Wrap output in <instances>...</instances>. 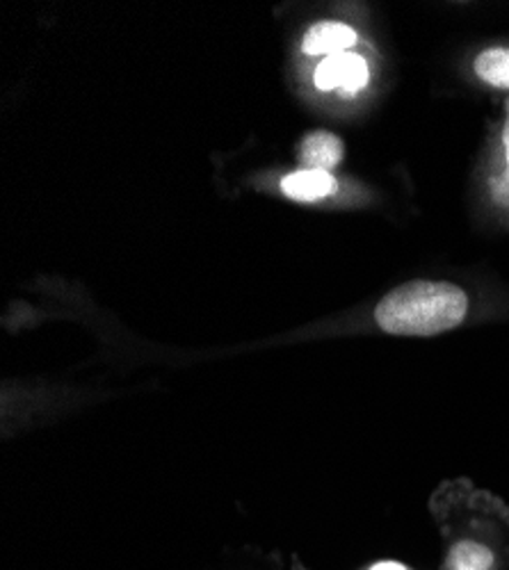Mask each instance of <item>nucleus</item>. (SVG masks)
<instances>
[{
  "label": "nucleus",
  "instance_id": "f257e3e1",
  "mask_svg": "<svg viewBox=\"0 0 509 570\" xmlns=\"http://www.w3.org/2000/svg\"><path fill=\"white\" fill-rule=\"evenodd\" d=\"M443 522L446 554L441 570H509V509L454 484L437 498Z\"/></svg>",
  "mask_w": 509,
  "mask_h": 570
},
{
  "label": "nucleus",
  "instance_id": "f03ea898",
  "mask_svg": "<svg viewBox=\"0 0 509 570\" xmlns=\"http://www.w3.org/2000/svg\"><path fill=\"white\" fill-rule=\"evenodd\" d=\"M476 317L473 293L457 281L413 278L395 285L370 311V322L386 336L432 338Z\"/></svg>",
  "mask_w": 509,
  "mask_h": 570
},
{
  "label": "nucleus",
  "instance_id": "7ed1b4c3",
  "mask_svg": "<svg viewBox=\"0 0 509 570\" xmlns=\"http://www.w3.org/2000/svg\"><path fill=\"white\" fill-rule=\"evenodd\" d=\"M373 62L359 51H345L325 58L313 73V82L320 91L339 94L345 101H356L373 85Z\"/></svg>",
  "mask_w": 509,
  "mask_h": 570
},
{
  "label": "nucleus",
  "instance_id": "20e7f679",
  "mask_svg": "<svg viewBox=\"0 0 509 570\" xmlns=\"http://www.w3.org/2000/svg\"><path fill=\"white\" fill-rule=\"evenodd\" d=\"M482 193L489 213L498 217L505 226H509V101L505 106L500 128L493 135Z\"/></svg>",
  "mask_w": 509,
  "mask_h": 570
},
{
  "label": "nucleus",
  "instance_id": "39448f33",
  "mask_svg": "<svg viewBox=\"0 0 509 570\" xmlns=\"http://www.w3.org/2000/svg\"><path fill=\"white\" fill-rule=\"evenodd\" d=\"M361 41L359 30L348 21H320L311 26L304 35L302 49L313 58H332L352 51Z\"/></svg>",
  "mask_w": 509,
  "mask_h": 570
},
{
  "label": "nucleus",
  "instance_id": "423d86ee",
  "mask_svg": "<svg viewBox=\"0 0 509 570\" xmlns=\"http://www.w3.org/2000/svg\"><path fill=\"white\" fill-rule=\"evenodd\" d=\"M469 71L476 82L491 91H500L509 101V43H487L469 60Z\"/></svg>",
  "mask_w": 509,
  "mask_h": 570
},
{
  "label": "nucleus",
  "instance_id": "0eeeda50",
  "mask_svg": "<svg viewBox=\"0 0 509 570\" xmlns=\"http://www.w3.org/2000/svg\"><path fill=\"white\" fill-rule=\"evenodd\" d=\"M345 156V147L339 135L330 130H311L302 137L297 147V160L302 169L334 171Z\"/></svg>",
  "mask_w": 509,
  "mask_h": 570
},
{
  "label": "nucleus",
  "instance_id": "6e6552de",
  "mask_svg": "<svg viewBox=\"0 0 509 570\" xmlns=\"http://www.w3.org/2000/svg\"><path fill=\"white\" fill-rule=\"evenodd\" d=\"M282 189L286 197H291L295 202L313 204V202H322V199H330V197L339 195L341 183L330 171L297 169L282 180Z\"/></svg>",
  "mask_w": 509,
  "mask_h": 570
},
{
  "label": "nucleus",
  "instance_id": "1a4fd4ad",
  "mask_svg": "<svg viewBox=\"0 0 509 570\" xmlns=\"http://www.w3.org/2000/svg\"><path fill=\"white\" fill-rule=\"evenodd\" d=\"M365 570H413V568H409V566H407V563H402V561L384 559V561H375V563H370Z\"/></svg>",
  "mask_w": 509,
  "mask_h": 570
}]
</instances>
